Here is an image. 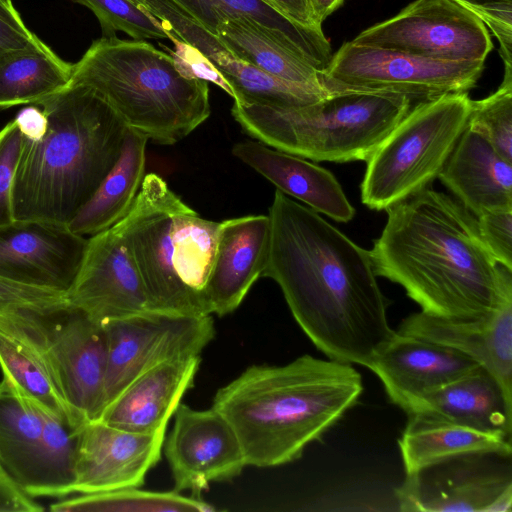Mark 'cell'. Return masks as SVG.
Instances as JSON below:
<instances>
[{
  "label": "cell",
  "mask_w": 512,
  "mask_h": 512,
  "mask_svg": "<svg viewBox=\"0 0 512 512\" xmlns=\"http://www.w3.org/2000/svg\"><path fill=\"white\" fill-rule=\"evenodd\" d=\"M411 102L397 94L339 91L298 107L234 101L231 114L247 135L269 147L312 161L346 163L366 161Z\"/></svg>",
  "instance_id": "cell-7"
},
{
  "label": "cell",
  "mask_w": 512,
  "mask_h": 512,
  "mask_svg": "<svg viewBox=\"0 0 512 512\" xmlns=\"http://www.w3.org/2000/svg\"><path fill=\"white\" fill-rule=\"evenodd\" d=\"M36 106L48 127L40 140L23 138L13 216L68 225L116 164L128 126L85 86H67Z\"/></svg>",
  "instance_id": "cell-4"
},
{
  "label": "cell",
  "mask_w": 512,
  "mask_h": 512,
  "mask_svg": "<svg viewBox=\"0 0 512 512\" xmlns=\"http://www.w3.org/2000/svg\"><path fill=\"white\" fill-rule=\"evenodd\" d=\"M148 141L143 134L127 127L116 164L91 199L68 223L67 227L73 233L90 237L127 216L145 176Z\"/></svg>",
  "instance_id": "cell-27"
},
{
  "label": "cell",
  "mask_w": 512,
  "mask_h": 512,
  "mask_svg": "<svg viewBox=\"0 0 512 512\" xmlns=\"http://www.w3.org/2000/svg\"><path fill=\"white\" fill-rule=\"evenodd\" d=\"M470 109L467 92L418 102L366 160L362 203L386 210L427 188L466 129Z\"/></svg>",
  "instance_id": "cell-8"
},
{
  "label": "cell",
  "mask_w": 512,
  "mask_h": 512,
  "mask_svg": "<svg viewBox=\"0 0 512 512\" xmlns=\"http://www.w3.org/2000/svg\"><path fill=\"white\" fill-rule=\"evenodd\" d=\"M207 31L231 18H246L272 30L291 44L320 74L332 54L322 29L302 26L284 16L265 0H175Z\"/></svg>",
  "instance_id": "cell-28"
},
{
  "label": "cell",
  "mask_w": 512,
  "mask_h": 512,
  "mask_svg": "<svg viewBox=\"0 0 512 512\" xmlns=\"http://www.w3.org/2000/svg\"><path fill=\"white\" fill-rule=\"evenodd\" d=\"M482 456L451 459L415 476L405 477L396 489L399 509L409 512H510L511 478L483 466Z\"/></svg>",
  "instance_id": "cell-15"
},
{
  "label": "cell",
  "mask_w": 512,
  "mask_h": 512,
  "mask_svg": "<svg viewBox=\"0 0 512 512\" xmlns=\"http://www.w3.org/2000/svg\"><path fill=\"white\" fill-rule=\"evenodd\" d=\"M101 96L131 129L173 145L211 113L208 82L189 78L173 58L145 40L100 37L73 64L68 86Z\"/></svg>",
  "instance_id": "cell-6"
},
{
  "label": "cell",
  "mask_w": 512,
  "mask_h": 512,
  "mask_svg": "<svg viewBox=\"0 0 512 512\" xmlns=\"http://www.w3.org/2000/svg\"><path fill=\"white\" fill-rule=\"evenodd\" d=\"M41 405L0 382V469L25 494L43 496L46 436Z\"/></svg>",
  "instance_id": "cell-24"
},
{
  "label": "cell",
  "mask_w": 512,
  "mask_h": 512,
  "mask_svg": "<svg viewBox=\"0 0 512 512\" xmlns=\"http://www.w3.org/2000/svg\"><path fill=\"white\" fill-rule=\"evenodd\" d=\"M215 36L238 59L280 79L327 92L321 74L287 41L246 18L221 22Z\"/></svg>",
  "instance_id": "cell-29"
},
{
  "label": "cell",
  "mask_w": 512,
  "mask_h": 512,
  "mask_svg": "<svg viewBox=\"0 0 512 512\" xmlns=\"http://www.w3.org/2000/svg\"><path fill=\"white\" fill-rule=\"evenodd\" d=\"M478 366L454 349L396 332L367 368L379 377L390 401L406 412L422 397Z\"/></svg>",
  "instance_id": "cell-18"
},
{
  "label": "cell",
  "mask_w": 512,
  "mask_h": 512,
  "mask_svg": "<svg viewBox=\"0 0 512 512\" xmlns=\"http://www.w3.org/2000/svg\"><path fill=\"white\" fill-rule=\"evenodd\" d=\"M47 359L61 393L81 426L104 411L107 335L103 325L64 302L4 314Z\"/></svg>",
  "instance_id": "cell-9"
},
{
  "label": "cell",
  "mask_w": 512,
  "mask_h": 512,
  "mask_svg": "<svg viewBox=\"0 0 512 512\" xmlns=\"http://www.w3.org/2000/svg\"><path fill=\"white\" fill-rule=\"evenodd\" d=\"M23 136L14 119L0 130V225L14 221L12 185Z\"/></svg>",
  "instance_id": "cell-35"
},
{
  "label": "cell",
  "mask_w": 512,
  "mask_h": 512,
  "mask_svg": "<svg viewBox=\"0 0 512 512\" xmlns=\"http://www.w3.org/2000/svg\"><path fill=\"white\" fill-rule=\"evenodd\" d=\"M44 508L18 488L0 470V512H37Z\"/></svg>",
  "instance_id": "cell-41"
},
{
  "label": "cell",
  "mask_w": 512,
  "mask_h": 512,
  "mask_svg": "<svg viewBox=\"0 0 512 512\" xmlns=\"http://www.w3.org/2000/svg\"><path fill=\"white\" fill-rule=\"evenodd\" d=\"M414 413L511 438L512 399L481 366L419 399Z\"/></svg>",
  "instance_id": "cell-25"
},
{
  "label": "cell",
  "mask_w": 512,
  "mask_h": 512,
  "mask_svg": "<svg viewBox=\"0 0 512 512\" xmlns=\"http://www.w3.org/2000/svg\"><path fill=\"white\" fill-rule=\"evenodd\" d=\"M91 10L99 21L102 37L122 31L134 40L169 39L171 32L160 20L130 0H71Z\"/></svg>",
  "instance_id": "cell-34"
},
{
  "label": "cell",
  "mask_w": 512,
  "mask_h": 512,
  "mask_svg": "<svg viewBox=\"0 0 512 512\" xmlns=\"http://www.w3.org/2000/svg\"><path fill=\"white\" fill-rule=\"evenodd\" d=\"M142 279L150 312L212 315L206 285L220 222L202 218L156 173L145 174L119 223Z\"/></svg>",
  "instance_id": "cell-5"
},
{
  "label": "cell",
  "mask_w": 512,
  "mask_h": 512,
  "mask_svg": "<svg viewBox=\"0 0 512 512\" xmlns=\"http://www.w3.org/2000/svg\"><path fill=\"white\" fill-rule=\"evenodd\" d=\"M103 326L108 345L104 410L141 374L172 359L200 355L215 336L211 315L147 312Z\"/></svg>",
  "instance_id": "cell-12"
},
{
  "label": "cell",
  "mask_w": 512,
  "mask_h": 512,
  "mask_svg": "<svg viewBox=\"0 0 512 512\" xmlns=\"http://www.w3.org/2000/svg\"><path fill=\"white\" fill-rule=\"evenodd\" d=\"M344 0H309L316 23L322 26L323 21L337 10Z\"/></svg>",
  "instance_id": "cell-44"
},
{
  "label": "cell",
  "mask_w": 512,
  "mask_h": 512,
  "mask_svg": "<svg viewBox=\"0 0 512 512\" xmlns=\"http://www.w3.org/2000/svg\"><path fill=\"white\" fill-rule=\"evenodd\" d=\"M288 19L310 28L322 29L314 19L309 0H265Z\"/></svg>",
  "instance_id": "cell-43"
},
{
  "label": "cell",
  "mask_w": 512,
  "mask_h": 512,
  "mask_svg": "<svg viewBox=\"0 0 512 512\" xmlns=\"http://www.w3.org/2000/svg\"><path fill=\"white\" fill-rule=\"evenodd\" d=\"M474 13L497 37L505 68H512V3L485 6Z\"/></svg>",
  "instance_id": "cell-40"
},
{
  "label": "cell",
  "mask_w": 512,
  "mask_h": 512,
  "mask_svg": "<svg viewBox=\"0 0 512 512\" xmlns=\"http://www.w3.org/2000/svg\"><path fill=\"white\" fill-rule=\"evenodd\" d=\"M1 470V469H0Z\"/></svg>",
  "instance_id": "cell-46"
},
{
  "label": "cell",
  "mask_w": 512,
  "mask_h": 512,
  "mask_svg": "<svg viewBox=\"0 0 512 512\" xmlns=\"http://www.w3.org/2000/svg\"><path fill=\"white\" fill-rule=\"evenodd\" d=\"M54 512H208L215 508L195 497L178 491L154 492L139 487L80 494L50 505Z\"/></svg>",
  "instance_id": "cell-32"
},
{
  "label": "cell",
  "mask_w": 512,
  "mask_h": 512,
  "mask_svg": "<svg viewBox=\"0 0 512 512\" xmlns=\"http://www.w3.org/2000/svg\"><path fill=\"white\" fill-rule=\"evenodd\" d=\"M167 426L137 433L100 420L78 431L72 494H90L140 487L161 458Z\"/></svg>",
  "instance_id": "cell-17"
},
{
  "label": "cell",
  "mask_w": 512,
  "mask_h": 512,
  "mask_svg": "<svg viewBox=\"0 0 512 512\" xmlns=\"http://www.w3.org/2000/svg\"><path fill=\"white\" fill-rule=\"evenodd\" d=\"M395 331L464 354L491 373L512 399V295L477 319L449 320L418 312L403 319Z\"/></svg>",
  "instance_id": "cell-19"
},
{
  "label": "cell",
  "mask_w": 512,
  "mask_h": 512,
  "mask_svg": "<svg viewBox=\"0 0 512 512\" xmlns=\"http://www.w3.org/2000/svg\"><path fill=\"white\" fill-rule=\"evenodd\" d=\"M467 128L480 134L512 163V68H505L499 88L481 100H471Z\"/></svg>",
  "instance_id": "cell-33"
},
{
  "label": "cell",
  "mask_w": 512,
  "mask_h": 512,
  "mask_svg": "<svg viewBox=\"0 0 512 512\" xmlns=\"http://www.w3.org/2000/svg\"><path fill=\"white\" fill-rule=\"evenodd\" d=\"M438 178L475 217L512 210V163L467 127Z\"/></svg>",
  "instance_id": "cell-23"
},
{
  "label": "cell",
  "mask_w": 512,
  "mask_h": 512,
  "mask_svg": "<svg viewBox=\"0 0 512 512\" xmlns=\"http://www.w3.org/2000/svg\"><path fill=\"white\" fill-rule=\"evenodd\" d=\"M233 155L275 187L329 218L347 223L355 209L336 177L327 169L257 140L236 143Z\"/></svg>",
  "instance_id": "cell-22"
},
{
  "label": "cell",
  "mask_w": 512,
  "mask_h": 512,
  "mask_svg": "<svg viewBox=\"0 0 512 512\" xmlns=\"http://www.w3.org/2000/svg\"><path fill=\"white\" fill-rule=\"evenodd\" d=\"M87 240L67 225L50 221L14 220L0 225V278L66 293Z\"/></svg>",
  "instance_id": "cell-16"
},
{
  "label": "cell",
  "mask_w": 512,
  "mask_h": 512,
  "mask_svg": "<svg viewBox=\"0 0 512 512\" xmlns=\"http://www.w3.org/2000/svg\"><path fill=\"white\" fill-rule=\"evenodd\" d=\"M481 236L498 263L512 270V210L476 217Z\"/></svg>",
  "instance_id": "cell-37"
},
{
  "label": "cell",
  "mask_w": 512,
  "mask_h": 512,
  "mask_svg": "<svg viewBox=\"0 0 512 512\" xmlns=\"http://www.w3.org/2000/svg\"><path fill=\"white\" fill-rule=\"evenodd\" d=\"M39 38L26 26L11 0H0V54L21 49Z\"/></svg>",
  "instance_id": "cell-39"
},
{
  "label": "cell",
  "mask_w": 512,
  "mask_h": 512,
  "mask_svg": "<svg viewBox=\"0 0 512 512\" xmlns=\"http://www.w3.org/2000/svg\"><path fill=\"white\" fill-rule=\"evenodd\" d=\"M164 452L175 491L200 494L211 483L230 480L247 466L239 439L213 407L195 410L179 404Z\"/></svg>",
  "instance_id": "cell-14"
},
{
  "label": "cell",
  "mask_w": 512,
  "mask_h": 512,
  "mask_svg": "<svg viewBox=\"0 0 512 512\" xmlns=\"http://www.w3.org/2000/svg\"><path fill=\"white\" fill-rule=\"evenodd\" d=\"M0 367L22 394L64 420L81 426L64 399L54 373L38 345L5 315H0Z\"/></svg>",
  "instance_id": "cell-30"
},
{
  "label": "cell",
  "mask_w": 512,
  "mask_h": 512,
  "mask_svg": "<svg viewBox=\"0 0 512 512\" xmlns=\"http://www.w3.org/2000/svg\"><path fill=\"white\" fill-rule=\"evenodd\" d=\"M268 217L262 277L279 285L296 322L329 359L368 367L396 333L369 251L278 189Z\"/></svg>",
  "instance_id": "cell-1"
},
{
  "label": "cell",
  "mask_w": 512,
  "mask_h": 512,
  "mask_svg": "<svg viewBox=\"0 0 512 512\" xmlns=\"http://www.w3.org/2000/svg\"><path fill=\"white\" fill-rule=\"evenodd\" d=\"M352 43L442 61H482L493 49L485 23L454 0H415Z\"/></svg>",
  "instance_id": "cell-11"
},
{
  "label": "cell",
  "mask_w": 512,
  "mask_h": 512,
  "mask_svg": "<svg viewBox=\"0 0 512 512\" xmlns=\"http://www.w3.org/2000/svg\"><path fill=\"white\" fill-rule=\"evenodd\" d=\"M473 12L485 6L500 4V3H512V0H454Z\"/></svg>",
  "instance_id": "cell-45"
},
{
  "label": "cell",
  "mask_w": 512,
  "mask_h": 512,
  "mask_svg": "<svg viewBox=\"0 0 512 512\" xmlns=\"http://www.w3.org/2000/svg\"><path fill=\"white\" fill-rule=\"evenodd\" d=\"M23 138L37 141L44 137L48 120L47 116L36 105L28 106L18 112L14 118Z\"/></svg>",
  "instance_id": "cell-42"
},
{
  "label": "cell",
  "mask_w": 512,
  "mask_h": 512,
  "mask_svg": "<svg viewBox=\"0 0 512 512\" xmlns=\"http://www.w3.org/2000/svg\"><path fill=\"white\" fill-rule=\"evenodd\" d=\"M200 355L161 363L133 380L104 410L100 421L130 432L154 433L167 426L193 383Z\"/></svg>",
  "instance_id": "cell-21"
},
{
  "label": "cell",
  "mask_w": 512,
  "mask_h": 512,
  "mask_svg": "<svg viewBox=\"0 0 512 512\" xmlns=\"http://www.w3.org/2000/svg\"><path fill=\"white\" fill-rule=\"evenodd\" d=\"M269 242L268 215H247L220 222L206 285L212 314L224 316L239 307L263 275Z\"/></svg>",
  "instance_id": "cell-20"
},
{
  "label": "cell",
  "mask_w": 512,
  "mask_h": 512,
  "mask_svg": "<svg viewBox=\"0 0 512 512\" xmlns=\"http://www.w3.org/2000/svg\"><path fill=\"white\" fill-rule=\"evenodd\" d=\"M362 391L351 364L303 355L286 365L248 367L217 391L212 407L233 428L247 465L275 467L301 457Z\"/></svg>",
  "instance_id": "cell-3"
},
{
  "label": "cell",
  "mask_w": 512,
  "mask_h": 512,
  "mask_svg": "<svg viewBox=\"0 0 512 512\" xmlns=\"http://www.w3.org/2000/svg\"><path fill=\"white\" fill-rule=\"evenodd\" d=\"M65 301V293L0 278V315L25 308H46Z\"/></svg>",
  "instance_id": "cell-38"
},
{
  "label": "cell",
  "mask_w": 512,
  "mask_h": 512,
  "mask_svg": "<svg viewBox=\"0 0 512 512\" xmlns=\"http://www.w3.org/2000/svg\"><path fill=\"white\" fill-rule=\"evenodd\" d=\"M484 70L482 61H442L344 43L321 74L327 93L362 91L425 101L471 90Z\"/></svg>",
  "instance_id": "cell-10"
},
{
  "label": "cell",
  "mask_w": 512,
  "mask_h": 512,
  "mask_svg": "<svg viewBox=\"0 0 512 512\" xmlns=\"http://www.w3.org/2000/svg\"><path fill=\"white\" fill-rule=\"evenodd\" d=\"M386 212L369 251L374 272L402 286L421 312L472 320L512 295V270L496 261L459 201L427 187Z\"/></svg>",
  "instance_id": "cell-2"
},
{
  "label": "cell",
  "mask_w": 512,
  "mask_h": 512,
  "mask_svg": "<svg viewBox=\"0 0 512 512\" xmlns=\"http://www.w3.org/2000/svg\"><path fill=\"white\" fill-rule=\"evenodd\" d=\"M398 440L405 477L439 463L470 455H511L510 438L423 414H408Z\"/></svg>",
  "instance_id": "cell-26"
},
{
  "label": "cell",
  "mask_w": 512,
  "mask_h": 512,
  "mask_svg": "<svg viewBox=\"0 0 512 512\" xmlns=\"http://www.w3.org/2000/svg\"><path fill=\"white\" fill-rule=\"evenodd\" d=\"M73 64L40 38L0 54V109L36 105L69 85Z\"/></svg>",
  "instance_id": "cell-31"
},
{
  "label": "cell",
  "mask_w": 512,
  "mask_h": 512,
  "mask_svg": "<svg viewBox=\"0 0 512 512\" xmlns=\"http://www.w3.org/2000/svg\"><path fill=\"white\" fill-rule=\"evenodd\" d=\"M65 299L101 325L150 312L142 279L118 223L88 237Z\"/></svg>",
  "instance_id": "cell-13"
},
{
  "label": "cell",
  "mask_w": 512,
  "mask_h": 512,
  "mask_svg": "<svg viewBox=\"0 0 512 512\" xmlns=\"http://www.w3.org/2000/svg\"><path fill=\"white\" fill-rule=\"evenodd\" d=\"M173 48L163 46L177 69L186 77L212 82L233 98V91L214 63L201 51L181 40L176 34L169 39Z\"/></svg>",
  "instance_id": "cell-36"
}]
</instances>
